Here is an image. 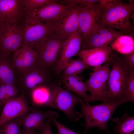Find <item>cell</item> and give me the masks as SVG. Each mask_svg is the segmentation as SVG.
I'll list each match as a JSON object with an SVG mask.
<instances>
[{
    "instance_id": "cell-39",
    "label": "cell",
    "mask_w": 134,
    "mask_h": 134,
    "mask_svg": "<svg viewBox=\"0 0 134 134\" xmlns=\"http://www.w3.org/2000/svg\"><path fill=\"white\" fill-rule=\"evenodd\" d=\"M2 105H1V104H0V107Z\"/></svg>"
},
{
    "instance_id": "cell-24",
    "label": "cell",
    "mask_w": 134,
    "mask_h": 134,
    "mask_svg": "<svg viewBox=\"0 0 134 134\" xmlns=\"http://www.w3.org/2000/svg\"><path fill=\"white\" fill-rule=\"evenodd\" d=\"M92 67L86 64L80 58L69 60L62 71V78L71 75H77L84 70Z\"/></svg>"
},
{
    "instance_id": "cell-6",
    "label": "cell",
    "mask_w": 134,
    "mask_h": 134,
    "mask_svg": "<svg viewBox=\"0 0 134 134\" xmlns=\"http://www.w3.org/2000/svg\"><path fill=\"white\" fill-rule=\"evenodd\" d=\"M75 5V4H63L55 0L25 16L23 21L46 23L56 25L65 14Z\"/></svg>"
},
{
    "instance_id": "cell-32",
    "label": "cell",
    "mask_w": 134,
    "mask_h": 134,
    "mask_svg": "<svg viewBox=\"0 0 134 134\" xmlns=\"http://www.w3.org/2000/svg\"><path fill=\"white\" fill-rule=\"evenodd\" d=\"M5 84L6 93L8 100L15 97L17 93V89L14 84Z\"/></svg>"
},
{
    "instance_id": "cell-31",
    "label": "cell",
    "mask_w": 134,
    "mask_h": 134,
    "mask_svg": "<svg viewBox=\"0 0 134 134\" xmlns=\"http://www.w3.org/2000/svg\"><path fill=\"white\" fill-rule=\"evenodd\" d=\"M52 122H53L57 128L58 131L57 134H80L68 128L58 122L56 119H54Z\"/></svg>"
},
{
    "instance_id": "cell-29",
    "label": "cell",
    "mask_w": 134,
    "mask_h": 134,
    "mask_svg": "<svg viewBox=\"0 0 134 134\" xmlns=\"http://www.w3.org/2000/svg\"><path fill=\"white\" fill-rule=\"evenodd\" d=\"M12 61L14 69L19 72L21 73L24 70L22 47L14 52Z\"/></svg>"
},
{
    "instance_id": "cell-9",
    "label": "cell",
    "mask_w": 134,
    "mask_h": 134,
    "mask_svg": "<svg viewBox=\"0 0 134 134\" xmlns=\"http://www.w3.org/2000/svg\"><path fill=\"white\" fill-rule=\"evenodd\" d=\"M58 116V113L56 112L32 108L26 114L19 117L23 134L35 130H37L41 133L42 129L48 120L52 122Z\"/></svg>"
},
{
    "instance_id": "cell-19",
    "label": "cell",
    "mask_w": 134,
    "mask_h": 134,
    "mask_svg": "<svg viewBox=\"0 0 134 134\" xmlns=\"http://www.w3.org/2000/svg\"><path fill=\"white\" fill-rule=\"evenodd\" d=\"M23 17L21 0H0V18L2 20L22 22Z\"/></svg>"
},
{
    "instance_id": "cell-21",
    "label": "cell",
    "mask_w": 134,
    "mask_h": 134,
    "mask_svg": "<svg viewBox=\"0 0 134 134\" xmlns=\"http://www.w3.org/2000/svg\"><path fill=\"white\" fill-rule=\"evenodd\" d=\"M15 69L10 55L0 53V82L14 84Z\"/></svg>"
},
{
    "instance_id": "cell-34",
    "label": "cell",
    "mask_w": 134,
    "mask_h": 134,
    "mask_svg": "<svg viewBox=\"0 0 134 134\" xmlns=\"http://www.w3.org/2000/svg\"><path fill=\"white\" fill-rule=\"evenodd\" d=\"M122 58L128 66L134 68V51L128 54L124 55Z\"/></svg>"
},
{
    "instance_id": "cell-3",
    "label": "cell",
    "mask_w": 134,
    "mask_h": 134,
    "mask_svg": "<svg viewBox=\"0 0 134 134\" xmlns=\"http://www.w3.org/2000/svg\"><path fill=\"white\" fill-rule=\"evenodd\" d=\"M109 62L112 65L108 79L109 97L111 102L123 100L129 75L128 66L121 57L112 52Z\"/></svg>"
},
{
    "instance_id": "cell-28",
    "label": "cell",
    "mask_w": 134,
    "mask_h": 134,
    "mask_svg": "<svg viewBox=\"0 0 134 134\" xmlns=\"http://www.w3.org/2000/svg\"><path fill=\"white\" fill-rule=\"evenodd\" d=\"M21 47L22 48L24 70L36 63L37 56L35 52L32 48L26 46Z\"/></svg>"
},
{
    "instance_id": "cell-8",
    "label": "cell",
    "mask_w": 134,
    "mask_h": 134,
    "mask_svg": "<svg viewBox=\"0 0 134 134\" xmlns=\"http://www.w3.org/2000/svg\"><path fill=\"white\" fill-rule=\"evenodd\" d=\"M78 97L71 92L55 85L54 108L63 112L72 121L75 122L83 118L81 113L74 110V106L80 103Z\"/></svg>"
},
{
    "instance_id": "cell-15",
    "label": "cell",
    "mask_w": 134,
    "mask_h": 134,
    "mask_svg": "<svg viewBox=\"0 0 134 134\" xmlns=\"http://www.w3.org/2000/svg\"><path fill=\"white\" fill-rule=\"evenodd\" d=\"M48 69L37 63L21 72V81L24 87L32 90L37 86L46 83L49 78Z\"/></svg>"
},
{
    "instance_id": "cell-10",
    "label": "cell",
    "mask_w": 134,
    "mask_h": 134,
    "mask_svg": "<svg viewBox=\"0 0 134 134\" xmlns=\"http://www.w3.org/2000/svg\"><path fill=\"white\" fill-rule=\"evenodd\" d=\"M23 39L21 46H27L32 49L48 35L56 32V27L53 24L44 22H22Z\"/></svg>"
},
{
    "instance_id": "cell-23",
    "label": "cell",
    "mask_w": 134,
    "mask_h": 134,
    "mask_svg": "<svg viewBox=\"0 0 134 134\" xmlns=\"http://www.w3.org/2000/svg\"><path fill=\"white\" fill-rule=\"evenodd\" d=\"M115 123L113 132L117 134H134V117L125 113L121 119L115 118L113 120Z\"/></svg>"
},
{
    "instance_id": "cell-11",
    "label": "cell",
    "mask_w": 134,
    "mask_h": 134,
    "mask_svg": "<svg viewBox=\"0 0 134 134\" xmlns=\"http://www.w3.org/2000/svg\"><path fill=\"white\" fill-rule=\"evenodd\" d=\"M124 34H125L120 31L99 23L87 39L82 43V50L109 46L118 37Z\"/></svg>"
},
{
    "instance_id": "cell-41",
    "label": "cell",
    "mask_w": 134,
    "mask_h": 134,
    "mask_svg": "<svg viewBox=\"0 0 134 134\" xmlns=\"http://www.w3.org/2000/svg\"></svg>"
},
{
    "instance_id": "cell-18",
    "label": "cell",
    "mask_w": 134,
    "mask_h": 134,
    "mask_svg": "<svg viewBox=\"0 0 134 134\" xmlns=\"http://www.w3.org/2000/svg\"><path fill=\"white\" fill-rule=\"evenodd\" d=\"M55 85L46 83L38 85L32 90V97L34 105L54 108Z\"/></svg>"
},
{
    "instance_id": "cell-25",
    "label": "cell",
    "mask_w": 134,
    "mask_h": 134,
    "mask_svg": "<svg viewBox=\"0 0 134 134\" xmlns=\"http://www.w3.org/2000/svg\"><path fill=\"white\" fill-rule=\"evenodd\" d=\"M21 8L23 18L38 8L54 1L53 0H21Z\"/></svg>"
},
{
    "instance_id": "cell-5",
    "label": "cell",
    "mask_w": 134,
    "mask_h": 134,
    "mask_svg": "<svg viewBox=\"0 0 134 134\" xmlns=\"http://www.w3.org/2000/svg\"><path fill=\"white\" fill-rule=\"evenodd\" d=\"M109 62L104 63L100 66L94 68L90 74V77L85 82L88 91L90 93L88 99L90 101L101 100L110 102L108 88V79L110 70Z\"/></svg>"
},
{
    "instance_id": "cell-35",
    "label": "cell",
    "mask_w": 134,
    "mask_h": 134,
    "mask_svg": "<svg viewBox=\"0 0 134 134\" xmlns=\"http://www.w3.org/2000/svg\"><path fill=\"white\" fill-rule=\"evenodd\" d=\"M7 100L5 84L0 82V103L4 104Z\"/></svg>"
},
{
    "instance_id": "cell-27",
    "label": "cell",
    "mask_w": 134,
    "mask_h": 134,
    "mask_svg": "<svg viewBox=\"0 0 134 134\" xmlns=\"http://www.w3.org/2000/svg\"><path fill=\"white\" fill-rule=\"evenodd\" d=\"M129 75L127 85L124 95L123 100L126 102L134 101V68L128 66Z\"/></svg>"
},
{
    "instance_id": "cell-1",
    "label": "cell",
    "mask_w": 134,
    "mask_h": 134,
    "mask_svg": "<svg viewBox=\"0 0 134 134\" xmlns=\"http://www.w3.org/2000/svg\"><path fill=\"white\" fill-rule=\"evenodd\" d=\"M134 10V0H129L128 3H125L121 0H117L109 8L101 10L99 23L133 36L134 27L129 18Z\"/></svg>"
},
{
    "instance_id": "cell-26",
    "label": "cell",
    "mask_w": 134,
    "mask_h": 134,
    "mask_svg": "<svg viewBox=\"0 0 134 134\" xmlns=\"http://www.w3.org/2000/svg\"><path fill=\"white\" fill-rule=\"evenodd\" d=\"M0 134H23L19 117L7 121L0 125Z\"/></svg>"
},
{
    "instance_id": "cell-30",
    "label": "cell",
    "mask_w": 134,
    "mask_h": 134,
    "mask_svg": "<svg viewBox=\"0 0 134 134\" xmlns=\"http://www.w3.org/2000/svg\"><path fill=\"white\" fill-rule=\"evenodd\" d=\"M99 0H57V2L61 3L70 4H79L84 6H93L98 4Z\"/></svg>"
},
{
    "instance_id": "cell-2",
    "label": "cell",
    "mask_w": 134,
    "mask_h": 134,
    "mask_svg": "<svg viewBox=\"0 0 134 134\" xmlns=\"http://www.w3.org/2000/svg\"><path fill=\"white\" fill-rule=\"evenodd\" d=\"M125 103L123 100H119L110 102H104L99 104L92 105L84 102L80 97L81 114L84 117L85 120V129L83 134H86L91 128L98 127L99 130H104L111 134L107 128V122L112 118V115L116 108Z\"/></svg>"
},
{
    "instance_id": "cell-37",
    "label": "cell",
    "mask_w": 134,
    "mask_h": 134,
    "mask_svg": "<svg viewBox=\"0 0 134 134\" xmlns=\"http://www.w3.org/2000/svg\"><path fill=\"white\" fill-rule=\"evenodd\" d=\"M23 134H38L37 133L34 131L28 133Z\"/></svg>"
},
{
    "instance_id": "cell-12",
    "label": "cell",
    "mask_w": 134,
    "mask_h": 134,
    "mask_svg": "<svg viewBox=\"0 0 134 134\" xmlns=\"http://www.w3.org/2000/svg\"><path fill=\"white\" fill-rule=\"evenodd\" d=\"M78 8L79 31L83 42L99 23L101 11L98 4L91 7H78Z\"/></svg>"
},
{
    "instance_id": "cell-13",
    "label": "cell",
    "mask_w": 134,
    "mask_h": 134,
    "mask_svg": "<svg viewBox=\"0 0 134 134\" xmlns=\"http://www.w3.org/2000/svg\"><path fill=\"white\" fill-rule=\"evenodd\" d=\"M82 44V38L79 31L74 32L65 41L59 59L54 68L57 74H61L69 60L80 51Z\"/></svg>"
},
{
    "instance_id": "cell-14",
    "label": "cell",
    "mask_w": 134,
    "mask_h": 134,
    "mask_svg": "<svg viewBox=\"0 0 134 134\" xmlns=\"http://www.w3.org/2000/svg\"><path fill=\"white\" fill-rule=\"evenodd\" d=\"M32 109L23 95L8 100L4 104L0 115V126L7 121L22 116Z\"/></svg>"
},
{
    "instance_id": "cell-20",
    "label": "cell",
    "mask_w": 134,
    "mask_h": 134,
    "mask_svg": "<svg viewBox=\"0 0 134 134\" xmlns=\"http://www.w3.org/2000/svg\"><path fill=\"white\" fill-rule=\"evenodd\" d=\"M65 89L74 93L82 97L87 104V100L90 95L87 94V89L85 82H83L76 75H71L62 78Z\"/></svg>"
},
{
    "instance_id": "cell-36",
    "label": "cell",
    "mask_w": 134,
    "mask_h": 134,
    "mask_svg": "<svg viewBox=\"0 0 134 134\" xmlns=\"http://www.w3.org/2000/svg\"><path fill=\"white\" fill-rule=\"evenodd\" d=\"M51 122L48 120L42 129L41 132V134H52L51 128L50 123Z\"/></svg>"
},
{
    "instance_id": "cell-40",
    "label": "cell",
    "mask_w": 134,
    "mask_h": 134,
    "mask_svg": "<svg viewBox=\"0 0 134 134\" xmlns=\"http://www.w3.org/2000/svg\"><path fill=\"white\" fill-rule=\"evenodd\" d=\"M1 52H0V53H1Z\"/></svg>"
},
{
    "instance_id": "cell-33",
    "label": "cell",
    "mask_w": 134,
    "mask_h": 134,
    "mask_svg": "<svg viewBox=\"0 0 134 134\" xmlns=\"http://www.w3.org/2000/svg\"><path fill=\"white\" fill-rule=\"evenodd\" d=\"M117 1V0H99L98 6L101 10H104L110 7Z\"/></svg>"
},
{
    "instance_id": "cell-4",
    "label": "cell",
    "mask_w": 134,
    "mask_h": 134,
    "mask_svg": "<svg viewBox=\"0 0 134 134\" xmlns=\"http://www.w3.org/2000/svg\"><path fill=\"white\" fill-rule=\"evenodd\" d=\"M65 40L55 32L40 40L32 48L37 54L36 63L48 70L55 68Z\"/></svg>"
},
{
    "instance_id": "cell-22",
    "label": "cell",
    "mask_w": 134,
    "mask_h": 134,
    "mask_svg": "<svg viewBox=\"0 0 134 134\" xmlns=\"http://www.w3.org/2000/svg\"><path fill=\"white\" fill-rule=\"evenodd\" d=\"M110 45L113 50L124 55L128 54L134 51V39L133 36L121 35L118 37Z\"/></svg>"
},
{
    "instance_id": "cell-16",
    "label": "cell",
    "mask_w": 134,
    "mask_h": 134,
    "mask_svg": "<svg viewBox=\"0 0 134 134\" xmlns=\"http://www.w3.org/2000/svg\"><path fill=\"white\" fill-rule=\"evenodd\" d=\"M112 51L110 46H104L80 51L75 56H79L87 65L95 68L109 62Z\"/></svg>"
},
{
    "instance_id": "cell-17",
    "label": "cell",
    "mask_w": 134,
    "mask_h": 134,
    "mask_svg": "<svg viewBox=\"0 0 134 134\" xmlns=\"http://www.w3.org/2000/svg\"><path fill=\"white\" fill-rule=\"evenodd\" d=\"M79 10L75 5L56 25V32L65 40L79 31Z\"/></svg>"
},
{
    "instance_id": "cell-7",
    "label": "cell",
    "mask_w": 134,
    "mask_h": 134,
    "mask_svg": "<svg viewBox=\"0 0 134 134\" xmlns=\"http://www.w3.org/2000/svg\"><path fill=\"white\" fill-rule=\"evenodd\" d=\"M23 39L22 22L3 21L0 25V51L10 55L20 48Z\"/></svg>"
},
{
    "instance_id": "cell-38",
    "label": "cell",
    "mask_w": 134,
    "mask_h": 134,
    "mask_svg": "<svg viewBox=\"0 0 134 134\" xmlns=\"http://www.w3.org/2000/svg\"><path fill=\"white\" fill-rule=\"evenodd\" d=\"M3 20H1L0 18V25L1 24V23H2V21Z\"/></svg>"
}]
</instances>
